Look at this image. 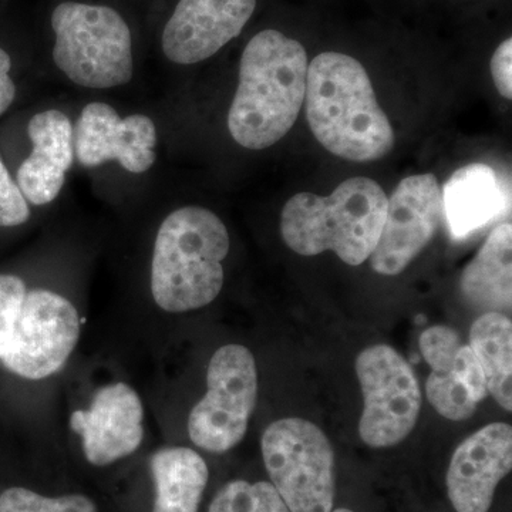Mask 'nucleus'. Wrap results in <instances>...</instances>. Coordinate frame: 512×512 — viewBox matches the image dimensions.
Returning a JSON list of instances; mask_svg holds the SVG:
<instances>
[{"label": "nucleus", "instance_id": "nucleus-1", "mask_svg": "<svg viewBox=\"0 0 512 512\" xmlns=\"http://www.w3.org/2000/svg\"><path fill=\"white\" fill-rule=\"evenodd\" d=\"M308 55L298 40L264 30L245 47L228 128L239 146L264 150L291 131L306 94Z\"/></svg>", "mask_w": 512, "mask_h": 512}, {"label": "nucleus", "instance_id": "nucleus-2", "mask_svg": "<svg viewBox=\"0 0 512 512\" xmlns=\"http://www.w3.org/2000/svg\"><path fill=\"white\" fill-rule=\"evenodd\" d=\"M305 101L313 136L335 156L367 163L393 150L392 124L377 103L365 67L352 56H316L308 66Z\"/></svg>", "mask_w": 512, "mask_h": 512}, {"label": "nucleus", "instance_id": "nucleus-3", "mask_svg": "<svg viewBox=\"0 0 512 512\" xmlns=\"http://www.w3.org/2000/svg\"><path fill=\"white\" fill-rule=\"evenodd\" d=\"M231 241L214 212L184 207L158 228L151 261V295L161 311H197L218 298Z\"/></svg>", "mask_w": 512, "mask_h": 512}, {"label": "nucleus", "instance_id": "nucleus-4", "mask_svg": "<svg viewBox=\"0 0 512 512\" xmlns=\"http://www.w3.org/2000/svg\"><path fill=\"white\" fill-rule=\"evenodd\" d=\"M386 211V192L376 181L349 178L329 197L299 192L286 202L282 238L296 254L333 251L345 264L362 265L375 251Z\"/></svg>", "mask_w": 512, "mask_h": 512}, {"label": "nucleus", "instance_id": "nucleus-5", "mask_svg": "<svg viewBox=\"0 0 512 512\" xmlns=\"http://www.w3.org/2000/svg\"><path fill=\"white\" fill-rule=\"evenodd\" d=\"M76 306L49 289L26 288L15 275H0V362L22 379L59 372L79 343Z\"/></svg>", "mask_w": 512, "mask_h": 512}, {"label": "nucleus", "instance_id": "nucleus-6", "mask_svg": "<svg viewBox=\"0 0 512 512\" xmlns=\"http://www.w3.org/2000/svg\"><path fill=\"white\" fill-rule=\"evenodd\" d=\"M56 66L77 86L111 89L133 77L131 33L109 6L60 3L52 15Z\"/></svg>", "mask_w": 512, "mask_h": 512}, {"label": "nucleus", "instance_id": "nucleus-7", "mask_svg": "<svg viewBox=\"0 0 512 512\" xmlns=\"http://www.w3.org/2000/svg\"><path fill=\"white\" fill-rule=\"evenodd\" d=\"M262 457L271 484L291 512H332L335 453L311 421L284 419L265 430Z\"/></svg>", "mask_w": 512, "mask_h": 512}, {"label": "nucleus", "instance_id": "nucleus-8", "mask_svg": "<svg viewBox=\"0 0 512 512\" xmlns=\"http://www.w3.org/2000/svg\"><path fill=\"white\" fill-rule=\"evenodd\" d=\"M258 399V372L251 350L225 345L211 357L207 393L188 416L192 444L222 454L237 447L247 434Z\"/></svg>", "mask_w": 512, "mask_h": 512}, {"label": "nucleus", "instance_id": "nucleus-9", "mask_svg": "<svg viewBox=\"0 0 512 512\" xmlns=\"http://www.w3.org/2000/svg\"><path fill=\"white\" fill-rule=\"evenodd\" d=\"M356 372L365 399L360 437L370 447L396 446L419 419L421 392L412 366L390 346L376 345L357 356Z\"/></svg>", "mask_w": 512, "mask_h": 512}, {"label": "nucleus", "instance_id": "nucleus-10", "mask_svg": "<svg viewBox=\"0 0 512 512\" xmlns=\"http://www.w3.org/2000/svg\"><path fill=\"white\" fill-rule=\"evenodd\" d=\"M443 215L436 175L404 178L387 200L382 234L369 258L373 271L386 276L402 274L434 237Z\"/></svg>", "mask_w": 512, "mask_h": 512}, {"label": "nucleus", "instance_id": "nucleus-11", "mask_svg": "<svg viewBox=\"0 0 512 512\" xmlns=\"http://www.w3.org/2000/svg\"><path fill=\"white\" fill-rule=\"evenodd\" d=\"M144 406L140 394L124 382L106 384L87 409L70 416V429L82 440L92 466L107 467L133 456L144 441Z\"/></svg>", "mask_w": 512, "mask_h": 512}, {"label": "nucleus", "instance_id": "nucleus-12", "mask_svg": "<svg viewBox=\"0 0 512 512\" xmlns=\"http://www.w3.org/2000/svg\"><path fill=\"white\" fill-rule=\"evenodd\" d=\"M157 131L144 114L121 119L106 103L84 107L73 131L77 160L86 167L119 161L128 173H146L156 163Z\"/></svg>", "mask_w": 512, "mask_h": 512}, {"label": "nucleus", "instance_id": "nucleus-13", "mask_svg": "<svg viewBox=\"0 0 512 512\" xmlns=\"http://www.w3.org/2000/svg\"><path fill=\"white\" fill-rule=\"evenodd\" d=\"M420 350L431 367L427 399L448 420L470 419L488 394L483 369L473 349L447 326H433L420 336Z\"/></svg>", "mask_w": 512, "mask_h": 512}, {"label": "nucleus", "instance_id": "nucleus-14", "mask_svg": "<svg viewBox=\"0 0 512 512\" xmlns=\"http://www.w3.org/2000/svg\"><path fill=\"white\" fill-rule=\"evenodd\" d=\"M256 0H180L163 30V52L177 64L210 59L239 36Z\"/></svg>", "mask_w": 512, "mask_h": 512}, {"label": "nucleus", "instance_id": "nucleus-15", "mask_svg": "<svg viewBox=\"0 0 512 512\" xmlns=\"http://www.w3.org/2000/svg\"><path fill=\"white\" fill-rule=\"evenodd\" d=\"M512 468V429L491 423L464 440L447 471V493L457 512H488L495 490Z\"/></svg>", "mask_w": 512, "mask_h": 512}, {"label": "nucleus", "instance_id": "nucleus-16", "mask_svg": "<svg viewBox=\"0 0 512 512\" xmlns=\"http://www.w3.org/2000/svg\"><path fill=\"white\" fill-rule=\"evenodd\" d=\"M32 154L18 171V185L23 197L35 205L55 201L64 185L74 158L73 127L62 111L49 110L29 121Z\"/></svg>", "mask_w": 512, "mask_h": 512}, {"label": "nucleus", "instance_id": "nucleus-17", "mask_svg": "<svg viewBox=\"0 0 512 512\" xmlns=\"http://www.w3.org/2000/svg\"><path fill=\"white\" fill-rule=\"evenodd\" d=\"M443 212L454 239H466L490 224L504 208V194L493 168L470 164L444 185Z\"/></svg>", "mask_w": 512, "mask_h": 512}, {"label": "nucleus", "instance_id": "nucleus-18", "mask_svg": "<svg viewBox=\"0 0 512 512\" xmlns=\"http://www.w3.org/2000/svg\"><path fill=\"white\" fill-rule=\"evenodd\" d=\"M511 278L512 227L503 224L491 232L474 261L464 269L461 292L471 305L485 313H504L511 311Z\"/></svg>", "mask_w": 512, "mask_h": 512}, {"label": "nucleus", "instance_id": "nucleus-19", "mask_svg": "<svg viewBox=\"0 0 512 512\" xmlns=\"http://www.w3.org/2000/svg\"><path fill=\"white\" fill-rule=\"evenodd\" d=\"M156 487L151 512H198L210 470L190 447H163L150 458Z\"/></svg>", "mask_w": 512, "mask_h": 512}, {"label": "nucleus", "instance_id": "nucleus-20", "mask_svg": "<svg viewBox=\"0 0 512 512\" xmlns=\"http://www.w3.org/2000/svg\"><path fill=\"white\" fill-rule=\"evenodd\" d=\"M470 346L483 369L487 390L507 412L512 409V323L487 312L471 326Z\"/></svg>", "mask_w": 512, "mask_h": 512}, {"label": "nucleus", "instance_id": "nucleus-21", "mask_svg": "<svg viewBox=\"0 0 512 512\" xmlns=\"http://www.w3.org/2000/svg\"><path fill=\"white\" fill-rule=\"evenodd\" d=\"M208 512H291L274 485L266 481H229L215 494Z\"/></svg>", "mask_w": 512, "mask_h": 512}, {"label": "nucleus", "instance_id": "nucleus-22", "mask_svg": "<svg viewBox=\"0 0 512 512\" xmlns=\"http://www.w3.org/2000/svg\"><path fill=\"white\" fill-rule=\"evenodd\" d=\"M0 512H99L92 498L83 494L45 497L29 488L12 487L0 494Z\"/></svg>", "mask_w": 512, "mask_h": 512}, {"label": "nucleus", "instance_id": "nucleus-23", "mask_svg": "<svg viewBox=\"0 0 512 512\" xmlns=\"http://www.w3.org/2000/svg\"><path fill=\"white\" fill-rule=\"evenodd\" d=\"M29 217L28 201L0 158V227H18Z\"/></svg>", "mask_w": 512, "mask_h": 512}, {"label": "nucleus", "instance_id": "nucleus-24", "mask_svg": "<svg viewBox=\"0 0 512 512\" xmlns=\"http://www.w3.org/2000/svg\"><path fill=\"white\" fill-rule=\"evenodd\" d=\"M511 59L512 42L507 39L495 50L491 59V74L498 92L508 100L512 99Z\"/></svg>", "mask_w": 512, "mask_h": 512}, {"label": "nucleus", "instance_id": "nucleus-25", "mask_svg": "<svg viewBox=\"0 0 512 512\" xmlns=\"http://www.w3.org/2000/svg\"><path fill=\"white\" fill-rule=\"evenodd\" d=\"M12 60L5 50L0 49V116L12 106L16 96V86L10 79Z\"/></svg>", "mask_w": 512, "mask_h": 512}, {"label": "nucleus", "instance_id": "nucleus-26", "mask_svg": "<svg viewBox=\"0 0 512 512\" xmlns=\"http://www.w3.org/2000/svg\"><path fill=\"white\" fill-rule=\"evenodd\" d=\"M332 512H353L352 510H348V508H338V510Z\"/></svg>", "mask_w": 512, "mask_h": 512}]
</instances>
